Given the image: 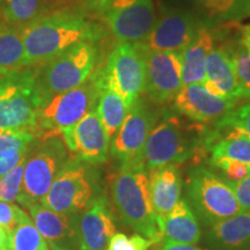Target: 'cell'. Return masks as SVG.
Listing matches in <instances>:
<instances>
[{
	"label": "cell",
	"mask_w": 250,
	"mask_h": 250,
	"mask_svg": "<svg viewBox=\"0 0 250 250\" xmlns=\"http://www.w3.org/2000/svg\"><path fill=\"white\" fill-rule=\"evenodd\" d=\"M22 66H37L81 42H95L100 29L83 11L67 8L45 13L21 29Z\"/></svg>",
	"instance_id": "obj_1"
},
{
	"label": "cell",
	"mask_w": 250,
	"mask_h": 250,
	"mask_svg": "<svg viewBox=\"0 0 250 250\" xmlns=\"http://www.w3.org/2000/svg\"><path fill=\"white\" fill-rule=\"evenodd\" d=\"M205 124L188 123L179 115L165 112L146 140L142 167L149 171L166 165H181L192 160V166L202 165L208 154L205 140L208 133Z\"/></svg>",
	"instance_id": "obj_2"
},
{
	"label": "cell",
	"mask_w": 250,
	"mask_h": 250,
	"mask_svg": "<svg viewBox=\"0 0 250 250\" xmlns=\"http://www.w3.org/2000/svg\"><path fill=\"white\" fill-rule=\"evenodd\" d=\"M110 190L112 205L122 223L139 235L160 241L148 171L144 167L118 169L112 175Z\"/></svg>",
	"instance_id": "obj_3"
},
{
	"label": "cell",
	"mask_w": 250,
	"mask_h": 250,
	"mask_svg": "<svg viewBox=\"0 0 250 250\" xmlns=\"http://www.w3.org/2000/svg\"><path fill=\"white\" fill-rule=\"evenodd\" d=\"M98 61L94 42H81L35 67V93L42 108L50 99L83 83ZM40 108V109H41Z\"/></svg>",
	"instance_id": "obj_4"
},
{
	"label": "cell",
	"mask_w": 250,
	"mask_h": 250,
	"mask_svg": "<svg viewBox=\"0 0 250 250\" xmlns=\"http://www.w3.org/2000/svg\"><path fill=\"white\" fill-rule=\"evenodd\" d=\"M183 187L184 199L204 228L242 212L227 181L205 166H191Z\"/></svg>",
	"instance_id": "obj_5"
},
{
	"label": "cell",
	"mask_w": 250,
	"mask_h": 250,
	"mask_svg": "<svg viewBox=\"0 0 250 250\" xmlns=\"http://www.w3.org/2000/svg\"><path fill=\"white\" fill-rule=\"evenodd\" d=\"M72 160L62 134H43L31 145L24 161L23 180L17 202L29 208L43 199L57 175Z\"/></svg>",
	"instance_id": "obj_6"
},
{
	"label": "cell",
	"mask_w": 250,
	"mask_h": 250,
	"mask_svg": "<svg viewBox=\"0 0 250 250\" xmlns=\"http://www.w3.org/2000/svg\"><path fill=\"white\" fill-rule=\"evenodd\" d=\"M102 195V175L98 166L72 159L57 175L41 204L58 213L79 214Z\"/></svg>",
	"instance_id": "obj_7"
},
{
	"label": "cell",
	"mask_w": 250,
	"mask_h": 250,
	"mask_svg": "<svg viewBox=\"0 0 250 250\" xmlns=\"http://www.w3.org/2000/svg\"><path fill=\"white\" fill-rule=\"evenodd\" d=\"M40 108L35 93V67L0 70V130L35 134Z\"/></svg>",
	"instance_id": "obj_8"
},
{
	"label": "cell",
	"mask_w": 250,
	"mask_h": 250,
	"mask_svg": "<svg viewBox=\"0 0 250 250\" xmlns=\"http://www.w3.org/2000/svg\"><path fill=\"white\" fill-rule=\"evenodd\" d=\"M100 90L101 85L95 72L80 86L50 99L37 114L36 137L61 134L62 131L73 127L96 108Z\"/></svg>",
	"instance_id": "obj_9"
},
{
	"label": "cell",
	"mask_w": 250,
	"mask_h": 250,
	"mask_svg": "<svg viewBox=\"0 0 250 250\" xmlns=\"http://www.w3.org/2000/svg\"><path fill=\"white\" fill-rule=\"evenodd\" d=\"M96 74L102 88L117 94L132 107L146 87L145 58L138 43H118Z\"/></svg>",
	"instance_id": "obj_10"
},
{
	"label": "cell",
	"mask_w": 250,
	"mask_h": 250,
	"mask_svg": "<svg viewBox=\"0 0 250 250\" xmlns=\"http://www.w3.org/2000/svg\"><path fill=\"white\" fill-rule=\"evenodd\" d=\"M158 118L159 112L145 100L139 98L133 103L109 147L117 169L142 167L144 147Z\"/></svg>",
	"instance_id": "obj_11"
},
{
	"label": "cell",
	"mask_w": 250,
	"mask_h": 250,
	"mask_svg": "<svg viewBox=\"0 0 250 250\" xmlns=\"http://www.w3.org/2000/svg\"><path fill=\"white\" fill-rule=\"evenodd\" d=\"M99 8L118 42H143L155 22L153 0H99Z\"/></svg>",
	"instance_id": "obj_12"
},
{
	"label": "cell",
	"mask_w": 250,
	"mask_h": 250,
	"mask_svg": "<svg viewBox=\"0 0 250 250\" xmlns=\"http://www.w3.org/2000/svg\"><path fill=\"white\" fill-rule=\"evenodd\" d=\"M138 45L145 58V92L149 100L156 104L173 101L183 87L181 51H156Z\"/></svg>",
	"instance_id": "obj_13"
},
{
	"label": "cell",
	"mask_w": 250,
	"mask_h": 250,
	"mask_svg": "<svg viewBox=\"0 0 250 250\" xmlns=\"http://www.w3.org/2000/svg\"><path fill=\"white\" fill-rule=\"evenodd\" d=\"M203 26L192 11L171 9L155 20L147 37L139 43L156 51H182Z\"/></svg>",
	"instance_id": "obj_14"
},
{
	"label": "cell",
	"mask_w": 250,
	"mask_h": 250,
	"mask_svg": "<svg viewBox=\"0 0 250 250\" xmlns=\"http://www.w3.org/2000/svg\"><path fill=\"white\" fill-rule=\"evenodd\" d=\"M61 134L72 159L96 166L108 160L110 140L95 109Z\"/></svg>",
	"instance_id": "obj_15"
},
{
	"label": "cell",
	"mask_w": 250,
	"mask_h": 250,
	"mask_svg": "<svg viewBox=\"0 0 250 250\" xmlns=\"http://www.w3.org/2000/svg\"><path fill=\"white\" fill-rule=\"evenodd\" d=\"M173 102L175 111L201 124H215L237 104V101L213 96L201 83L184 85Z\"/></svg>",
	"instance_id": "obj_16"
},
{
	"label": "cell",
	"mask_w": 250,
	"mask_h": 250,
	"mask_svg": "<svg viewBox=\"0 0 250 250\" xmlns=\"http://www.w3.org/2000/svg\"><path fill=\"white\" fill-rule=\"evenodd\" d=\"M77 230L80 250H105L116 234V220L104 193L78 214Z\"/></svg>",
	"instance_id": "obj_17"
},
{
	"label": "cell",
	"mask_w": 250,
	"mask_h": 250,
	"mask_svg": "<svg viewBox=\"0 0 250 250\" xmlns=\"http://www.w3.org/2000/svg\"><path fill=\"white\" fill-rule=\"evenodd\" d=\"M33 223L51 250H80L77 230L78 214L58 213L41 203L30 206Z\"/></svg>",
	"instance_id": "obj_18"
},
{
	"label": "cell",
	"mask_w": 250,
	"mask_h": 250,
	"mask_svg": "<svg viewBox=\"0 0 250 250\" xmlns=\"http://www.w3.org/2000/svg\"><path fill=\"white\" fill-rule=\"evenodd\" d=\"M156 226L160 241L196 245L203 236L201 223L184 198L180 199L167 214L156 217Z\"/></svg>",
	"instance_id": "obj_19"
},
{
	"label": "cell",
	"mask_w": 250,
	"mask_h": 250,
	"mask_svg": "<svg viewBox=\"0 0 250 250\" xmlns=\"http://www.w3.org/2000/svg\"><path fill=\"white\" fill-rule=\"evenodd\" d=\"M204 243L210 250H250V211L205 228Z\"/></svg>",
	"instance_id": "obj_20"
},
{
	"label": "cell",
	"mask_w": 250,
	"mask_h": 250,
	"mask_svg": "<svg viewBox=\"0 0 250 250\" xmlns=\"http://www.w3.org/2000/svg\"><path fill=\"white\" fill-rule=\"evenodd\" d=\"M149 190L156 217L165 215L179 203L183 177L179 165H166L148 171Z\"/></svg>",
	"instance_id": "obj_21"
},
{
	"label": "cell",
	"mask_w": 250,
	"mask_h": 250,
	"mask_svg": "<svg viewBox=\"0 0 250 250\" xmlns=\"http://www.w3.org/2000/svg\"><path fill=\"white\" fill-rule=\"evenodd\" d=\"M205 80L219 89L223 98L237 101L243 99L232 52L228 48H213L206 58Z\"/></svg>",
	"instance_id": "obj_22"
},
{
	"label": "cell",
	"mask_w": 250,
	"mask_h": 250,
	"mask_svg": "<svg viewBox=\"0 0 250 250\" xmlns=\"http://www.w3.org/2000/svg\"><path fill=\"white\" fill-rule=\"evenodd\" d=\"M214 48V35L210 28H199L191 42L181 51L182 55V83L184 85L205 80L206 58Z\"/></svg>",
	"instance_id": "obj_23"
},
{
	"label": "cell",
	"mask_w": 250,
	"mask_h": 250,
	"mask_svg": "<svg viewBox=\"0 0 250 250\" xmlns=\"http://www.w3.org/2000/svg\"><path fill=\"white\" fill-rule=\"evenodd\" d=\"M193 13L208 28L250 17V0H190Z\"/></svg>",
	"instance_id": "obj_24"
},
{
	"label": "cell",
	"mask_w": 250,
	"mask_h": 250,
	"mask_svg": "<svg viewBox=\"0 0 250 250\" xmlns=\"http://www.w3.org/2000/svg\"><path fill=\"white\" fill-rule=\"evenodd\" d=\"M130 109L121 96L101 87L95 110L110 142L120 130Z\"/></svg>",
	"instance_id": "obj_25"
},
{
	"label": "cell",
	"mask_w": 250,
	"mask_h": 250,
	"mask_svg": "<svg viewBox=\"0 0 250 250\" xmlns=\"http://www.w3.org/2000/svg\"><path fill=\"white\" fill-rule=\"evenodd\" d=\"M22 33L17 27L0 24V70L23 67Z\"/></svg>",
	"instance_id": "obj_26"
},
{
	"label": "cell",
	"mask_w": 250,
	"mask_h": 250,
	"mask_svg": "<svg viewBox=\"0 0 250 250\" xmlns=\"http://www.w3.org/2000/svg\"><path fill=\"white\" fill-rule=\"evenodd\" d=\"M48 0H5L2 17L6 24L12 27H26L36 18L45 14Z\"/></svg>",
	"instance_id": "obj_27"
},
{
	"label": "cell",
	"mask_w": 250,
	"mask_h": 250,
	"mask_svg": "<svg viewBox=\"0 0 250 250\" xmlns=\"http://www.w3.org/2000/svg\"><path fill=\"white\" fill-rule=\"evenodd\" d=\"M8 250H49V246L29 218L8 234Z\"/></svg>",
	"instance_id": "obj_28"
},
{
	"label": "cell",
	"mask_w": 250,
	"mask_h": 250,
	"mask_svg": "<svg viewBox=\"0 0 250 250\" xmlns=\"http://www.w3.org/2000/svg\"><path fill=\"white\" fill-rule=\"evenodd\" d=\"M24 161H26V158L15 166L13 169L0 177V201L1 202L12 203L18 199L21 187H22Z\"/></svg>",
	"instance_id": "obj_29"
},
{
	"label": "cell",
	"mask_w": 250,
	"mask_h": 250,
	"mask_svg": "<svg viewBox=\"0 0 250 250\" xmlns=\"http://www.w3.org/2000/svg\"><path fill=\"white\" fill-rule=\"evenodd\" d=\"M37 137L29 131L0 130V155L12 151H29Z\"/></svg>",
	"instance_id": "obj_30"
},
{
	"label": "cell",
	"mask_w": 250,
	"mask_h": 250,
	"mask_svg": "<svg viewBox=\"0 0 250 250\" xmlns=\"http://www.w3.org/2000/svg\"><path fill=\"white\" fill-rule=\"evenodd\" d=\"M214 126L233 127L250 139V102L233 108L214 124Z\"/></svg>",
	"instance_id": "obj_31"
},
{
	"label": "cell",
	"mask_w": 250,
	"mask_h": 250,
	"mask_svg": "<svg viewBox=\"0 0 250 250\" xmlns=\"http://www.w3.org/2000/svg\"><path fill=\"white\" fill-rule=\"evenodd\" d=\"M156 243V240L147 239L139 234L127 236L123 233H116L110 239L105 250H149Z\"/></svg>",
	"instance_id": "obj_32"
},
{
	"label": "cell",
	"mask_w": 250,
	"mask_h": 250,
	"mask_svg": "<svg viewBox=\"0 0 250 250\" xmlns=\"http://www.w3.org/2000/svg\"><path fill=\"white\" fill-rule=\"evenodd\" d=\"M210 167L218 170L224 180L234 182V181L242 180L250 173V167L240 161L230 160V159H215L208 162Z\"/></svg>",
	"instance_id": "obj_33"
},
{
	"label": "cell",
	"mask_w": 250,
	"mask_h": 250,
	"mask_svg": "<svg viewBox=\"0 0 250 250\" xmlns=\"http://www.w3.org/2000/svg\"><path fill=\"white\" fill-rule=\"evenodd\" d=\"M240 86L242 88L243 100H250V55L242 48L230 49Z\"/></svg>",
	"instance_id": "obj_34"
},
{
	"label": "cell",
	"mask_w": 250,
	"mask_h": 250,
	"mask_svg": "<svg viewBox=\"0 0 250 250\" xmlns=\"http://www.w3.org/2000/svg\"><path fill=\"white\" fill-rule=\"evenodd\" d=\"M29 217L23 210L14 204H9L7 202L0 201V226L8 234L24 220H28Z\"/></svg>",
	"instance_id": "obj_35"
},
{
	"label": "cell",
	"mask_w": 250,
	"mask_h": 250,
	"mask_svg": "<svg viewBox=\"0 0 250 250\" xmlns=\"http://www.w3.org/2000/svg\"><path fill=\"white\" fill-rule=\"evenodd\" d=\"M227 183L235 193L242 211H250V173L242 180L234 181V182L227 181Z\"/></svg>",
	"instance_id": "obj_36"
},
{
	"label": "cell",
	"mask_w": 250,
	"mask_h": 250,
	"mask_svg": "<svg viewBox=\"0 0 250 250\" xmlns=\"http://www.w3.org/2000/svg\"><path fill=\"white\" fill-rule=\"evenodd\" d=\"M155 250H203L195 245H184V243H177L167 241V240H161L156 243Z\"/></svg>",
	"instance_id": "obj_37"
},
{
	"label": "cell",
	"mask_w": 250,
	"mask_h": 250,
	"mask_svg": "<svg viewBox=\"0 0 250 250\" xmlns=\"http://www.w3.org/2000/svg\"><path fill=\"white\" fill-rule=\"evenodd\" d=\"M241 46L250 55V24L242 28Z\"/></svg>",
	"instance_id": "obj_38"
},
{
	"label": "cell",
	"mask_w": 250,
	"mask_h": 250,
	"mask_svg": "<svg viewBox=\"0 0 250 250\" xmlns=\"http://www.w3.org/2000/svg\"><path fill=\"white\" fill-rule=\"evenodd\" d=\"M7 239H8V233L0 226V250H4L7 248Z\"/></svg>",
	"instance_id": "obj_39"
},
{
	"label": "cell",
	"mask_w": 250,
	"mask_h": 250,
	"mask_svg": "<svg viewBox=\"0 0 250 250\" xmlns=\"http://www.w3.org/2000/svg\"><path fill=\"white\" fill-rule=\"evenodd\" d=\"M0 5H1V0H0Z\"/></svg>",
	"instance_id": "obj_40"
},
{
	"label": "cell",
	"mask_w": 250,
	"mask_h": 250,
	"mask_svg": "<svg viewBox=\"0 0 250 250\" xmlns=\"http://www.w3.org/2000/svg\"><path fill=\"white\" fill-rule=\"evenodd\" d=\"M4 250H8V249H7V248H5V249H4Z\"/></svg>",
	"instance_id": "obj_41"
}]
</instances>
